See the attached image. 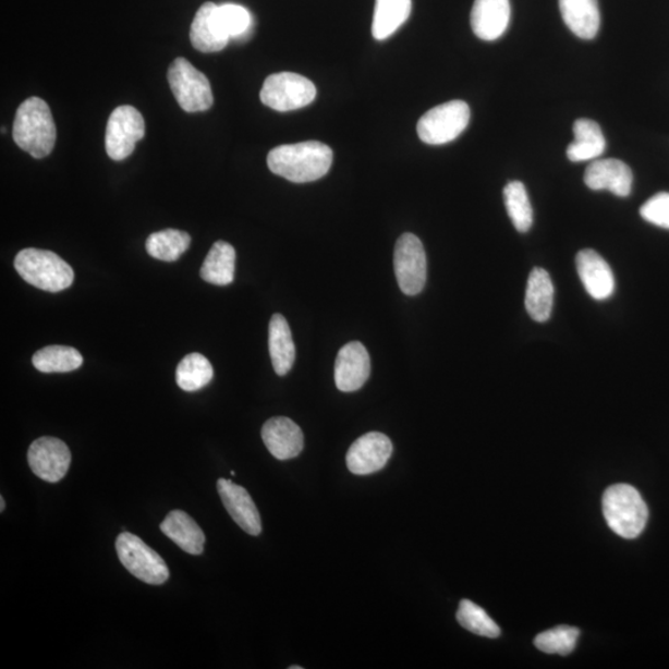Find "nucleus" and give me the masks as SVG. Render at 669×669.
<instances>
[{"label": "nucleus", "instance_id": "obj_1", "mask_svg": "<svg viewBox=\"0 0 669 669\" xmlns=\"http://www.w3.org/2000/svg\"><path fill=\"white\" fill-rule=\"evenodd\" d=\"M332 159L333 153L327 144L312 141L277 147L269 151L267 162L273 174L303 184L327 175Z\"/></svg>", "mask_w": 669, "mask_h": 669}, {"label": "nucleus", "instance_id": "obj_2", "mask_svg": "<svg viewBox=\"0 0 669 669\" xmlns=\"http://www.w3.org/2000/svg\"><path fill=\"white\" fill-rule=\"evenodd\" d=\"M13 139L17 147L28 151L32 157H48L56 147L57 125L50 107L44 99L32 97L17 108Z\"/></svg>", "mask_w": 669, "mask_h": 669}, {"label": "nucleus", "instance_id": "obj_3", "mask_svg": "<svg viewBox=\"0 0 669 669\" xmlns=\"http://www.w3.org/2000/svg\"><path fill=\"white\" fill-rule=\"evenodd\" d=\"M603 513L609 527L625 539L637 538L646 528L647 504L634 486L612 485L603 496Z\"/></svg>", "mask_w": 669, "mask_h": 669}, {"label": "nucleus", "instance_id": "obj_4", "mask_svg": "<svg viewBox=\"0 0 669 669\" xmlns=\"http://www.w3.org/2000/svg\"><path fill=\"white\" fill-rule=\"evenodd\" d=\"M16 272L26 283L50 293L65 291L74 283L75 273L57 253L26 248L17 253L14 260Z\"/></svg>", "mask_w": 669, "mask_h": 669}, {"label": "nucleus", "instance_id": "obj_5", "mask_svg": "<svg viewBox=\"0 0 669 669\" xmlns=\"http://www.w3.org/2000/svg\"><path fill=\"white\" fill-rule=\"evenodd\" d=\"M168 80L178 104L187 113L204 112L214 104L210 81L186 59L171 63Z\"/></svg>", "mask_w": 669, "mask_h": 669}, {"label": "nucleus", "instance_id": "obj_6", "mask_svg": "<svg viewBox=\"0 0 669 669\" xmlns=\"http://www.w3.org/2000/svg\"><path fill=\"white\" fill-rule=\"evenodd\" d=\"M117 555L129 571L139 581L150 585L165 584L169 579V569L165 559L156 550L130 532H123L115 540Z\"/></svg>", "mask_w": 669, "mask_h": 669}, {"label": "nucleus", "instance_id": "obj_7", "mask_svg": "<svg viewBox=\"0 0 669 669\" xmlns=\"http://www.w3.org/2000/svg\"><path fill=\"white\" fill-rule=\"evenodd\" d=\"M316 97L311 80L293 72L270 75L261 87L260 101L278 112L300 110L309 106Z\"/></svg>", "mask_w": 669, "mask_h": 669}, {"label": "nucleus", "instance_id": "obj_8", "mask_svg": "<svg viewBox=\"0 0 669 669\" xmlns=\"http://www.w3.org/2000/svg\"><path fill=\"white\" fill-rule=\"evenodd\" d=\"M470 108L464 101H450L431 108L422 117L417 132L429 146H442L455 141L466 130Z\"/></svg>", "mask_w": 669, "mask_h": 669}, {"label": "nucleus", "instance_id": "obj_9", "mask_svg": "<svg viewBox=\"0 0 669 669\" xmlns=\"http://www.w3.org/2000/svg\"><path fill=\"white\" fill-rule=\"evenodd\" d=\"M394 272L405 295L419 294L427 282V256L423 243L413 233H404L394 248Z\"/></svg>", "mask_w": 669, "mask_h": 669}, {"label": "nucleus", "instance_id": "obj_10", "mask_svg": "<svg viewBox=\"0 0 669 669\" xmlns=\"http://www.w3.org/2000/svg\"><path fill=\"white\" fill-rule=\"evenodd\" d=\"M146 123L143 115L132 106L117 107L107 123L106 150L115 161L129 158L135 144L144 138Z\"/></svg>", "mask_w": 669, "mask_h": 669}, {"label": "nucleus", "instance_id": "obj_11", "mask_svg": "<svg viewBox=\"0 0 669 669\" xmlns=\"http://www.w3.org/2000/svg\"><path fill=\"white\" fill-rule=\"evenodd\" d=\"M28 463L32 472L41 481L56 484L69 472L71 451L62 440L42 437L31 446Z\"/></svg>", "mask_w": 669, "mask_h": 669}, {"label": "nucleus", "instance_id": "obj_12", "mask_svg": "<svg viewBox=\"0 0 669 669\" xmlns=\"http://www.w3.org/2000/svg\"><path fill=\"white\" fill-rule=\"evenodd\" d=\"M393 453L390 438L382 433H367L360 437L348 451L346 463L355 475H369L382 470Z\"/></svg>", "mask_w": 669, "mask_h": 669}, {"label": "nucleus", "instance_id": "obj_13", "mask_svg": "<svg viewBox=\"0 0 669 669\" xmlns=\"http://www.w3.org/2000/svg\"><path fill=\"white\" fill-rule=\"evenodd\" d=\"M370 374V360L366 348L358 341L343 346L334 364V382L341 392H355Z\"/></svg>", "mask_w": 669, "mask_h": 669}, {"label": "nucleus", "instance_id": "obj_14", "mask_svg": "<svg viewBox=\"0 0 669 669\" xmlns=\"http://www.w3.org/2000/svg\"><path fill=\"white\" fill-rule=\"evenodd\" d=\"M217 491L224 509L239 526L251 536H259L261 532L260 514L246 488L226 478L217 482Z\"/></svg>", "mask_w": 669, "mask_h": 669}, {"label": "nucleus", "instance_id": "obj_15", "mask_svg": "<svg viewBox=\"0 0 669 669\" xmlns=\"http://www.w3.org/2000/svg\"><path fill=\"white\" fill-rule=\"evenodd\" d=\"M584 182L595 192L609 190L613 195L628 197L634 184V175L625 162L618 159H601L593 161L587 167Z\"/></svg>", "mask_w": 669, "mask_h": 669}, {"label": "nucleus", "instance_id": "obj_16", "mask_svg": "<svg viewBox=\"0 0 669 669\" xmlns=\"http://www.w3.org/2000/svg\"><path fill=\"white\" fill-rule=\"evenodd\" d=\"M575 264L577 275L593 300H609L615 292V278L608 261L598 252L583 250L577 253Z\"/></svg>", "mask_w": 669, "mask_h": 669}, {"label": "nucleus", "instance_id": "obj_17", "mask_svg": "<svg viewBox=\"0 0 669 669\" xmlns=\"http://www.w3.org/2000/svg\"><path fill=\"white\" fill-rule=\"evenodd\" d=\"M230 36L219 17V5L205 3L198 9L190 31L193 47L202 52H219L228 47Z\"/></svg>", "mask_w": 669, "mask_h": 669}, {"label": "nucleus", "instance_id": "obj_18", "mask_svg": "<svg viewBox=\"0 0 669 669\" xmlns=\"http://www.w3.org/2000/svg\"><path fill=\"white\" fill-rule=\"evenodd\" d=\"M269 453L278 460H289L300 455L304 449V434L292 419L276 417L266 422L261 428Z\"/></svg>", "mask_w": 669, "mask_h": 669}, {"label": "nucleus", "instance_id": "obj_19", "mask_svg": "<svg viewBox=\"0 0 669 669\" xmlns=\"http://www.w3.org/2000/svg\"><path fill=\"white\" fill-rule=\"evenodd\" d=\"M510 0H475L472 11V28L478 39L494 41L509 28Z\"/></svg>", "mask_w": 669, "mask_h": 669}, {"label": "nucleus", "instance_id": "obj_20", "mask_svg": "<svg viewBox=\"0 0 669 669\" xmlns=\"http://www.w3.org/2000/svg\"><path fill=\"white\" fill-rule=\"evenodd\" d=\"M563 21L577 38L592 40L600 29L598 0H559Z\"/></svg>", "mask_w": 669, "mask_h": 669}, {"label": "nucleus", "instance_id": "obj_21", "mask_svg": "<svg viewBox=\"0 0 669 669\" xmlns=\"http://www.w3.org/2000/svg\"><path fill=\"white\" fill-rule=\"evenodd\" d=\"M160 530L186 554L200 556L205 548V535L200 526L184 511H171L161 522Z\"/></svg>", "mask_w": 669, "mask_h": 669}, {"label": "nucleus", "instance_id": "obj_22", "mask_svg": "<svg viewBox=\"0 0 669 669\" xmlns=\"http://www.w3.org/2000/svg\"><path fill=\"white\" fill-rule=\"evenodd\" d=\"M268 343L276 374L285 376L295 363V345L283 315L275 314L270 319Z\"/></svg>", "mask_w": 669, "mask_h": 669}, {"label": "nucleus", "instance_id": "obj_23", "mask_svg": "<svg viewBox=\"0 0 669 669\" xmlns=\"http://www.w3.org/2000/svg\"><path fill=\"white\" fill-rule=\"evenodd\" d=\"M574 142L567 149V157L573 162L598 159L607 149L600 125L592 120H577L573 125Z\"/></svg>", "mask_w": 669, "mask_h": 669}, {"label": "nucleus", "instance_id": "obj_24", "mask_svg": "<svg viewBox=\"0 0 669 669\" xmlns=\"http://www.w3.org/2000/svg\"><path fill=\"white\" fill-rule=\"evenodd\" d=\"M555 285L544 268L532 270L526 291V309L537 323H546L554 311Z\"/></svg>", "mask_w": 669, "mask_h": 669}, {"label": "nucleus", "instance_id": "obj_25", "mask_svg": "<svg viewBox=\"0 0 669 669\" xmlns=\"http://www.w3.org/2000/svg\"><path fill=\"white\" fill-rule=\"evenodd\" d=\"M236 251L230 243L219 241L214 244L200 270L205 282L214 285H229L234 280Z\"/></svg>", "mask_w": 669, "mask_h": 669}, {"label": "nucleus", "instance_id": "obj_26", "mask_svg": "<svg viewBox=\"0 0 669 669\" xmlns=\"http://www.w3.org/2000/svg\"><path fill=\"white\" fill-rule=\"evenodd\" d=\"M412 0H376L373 35L376 40L390 38L409 20Z\"/></svg>", "mask_w": 669, "mask_h": 669}, {"label": "nucleus", "instance_id": "obj_27", "mask_svg": "<svg viewBox=\"0 0 669 669\" xmlns=\"http://www.w3.org/2000/svg\"><path fill=\"white\" fill-rule=\"evenodd\" d=\"M84 357L70 346H47L33 356V365L42 374H66L83 366Z\"/></svg>", "mask_w": 669, "mask_h": 669}, {"label": "nucleus", "instance_id": "obj_28", "mask_svg": "<svg viewBox=\"0 0 669 669\" xmlns=\"http://www.w3.org/2000/svg\"><path fill=\"white\" fill-rule=\"evenodd\" d=\"M214 378V367L204 355L190 354L185 356L177 368V384L186 392L202 390Z\"/></svg>", "mask_w": 669, "mask_h": 669}, {"label": "nucleus", "instance_id": "obj_29", "mask_svg": "<svg viewBox=\"0 0 669 669\" xmlns=\"http://www.w3.org/2000/svg\"><path fill=\"white\" fill-rule=\"evenodd\" d=\"M192 238L184 231L165 230L151 233L147 240L146 248L153 258L175 261L184 255L190 247Z\"/></svg>", "mask_w": 669, "mask_h": 669}, {"label": "nucleus", "instance_id": "obj_30", "mask_svg": "<svg viewBox=\"0 0 669 669\" xmlns=\"http://www.w3.org/2000/svg\"><path fill=\"white\" fill-rule=\"evenodd\" d=\"M503 200L510 219L521 233H526L532 228L533 210L526 186L521 182H511L503 188Z\"/></svg>", "mask_w": 669, "mask_h": 669}, {"label": "nucleus", "instance_id": "obj_31", "mask_svg": "<svg viewBox=\"0 0 669 669\" xmlns=\"http://www.w3.org/2000/svg\"><path fill=\"white\" fill-rule=\"evenodd\" d=\"M457 619L461 627L475 635L488 638H496L501 635V630L497 627V623L473 601L466 599L460 601Z\"/></svg>", "mask_w": 669, "mask_h": 669}, {"label": "nucleus", "instance_id": "obj_32", "mask_svg": "<svg viewBox=\"0 0 669 669\" xmlns=\"http://www.w3.org/2000/svg\"><path fill=\"white\" fill-rule=\"evenodd\" d=\"M579 635H581L579 629L562 625L542 632L536 637L535 645L542 653L568 656L575 649Z\"/></svg>", "mask_w": 669, "mask_h": 669}, {"label": "nucleus", "instance_id": "obj_33", "mask_svg": "<svg viewBox=\"0 0 669 669\" xmlns=\"http://www.w3.org/2000/svg\"><path fill=\"white\" fill-rule=\"evenodd\" d=\"M219 17L231 39H243L252 26V16L246 8L238 4L219 5Z\"/></svg>", "mask_w": 669, "mask_h": 669}, {"label": "nucleus", "instance_id": "obj_34", "mask_svg": "<svg viewBox=\"0 0 669 669\" xmlns=\"http://www.w3.org/2000/svg\"><path fill=\"white\" fill-rule=\"evenodd\" d=\"M642 219L669 230V194L659 193L641 206Z\"/></svg>", "mask_w": 669, "mask_h": 669}, {"label": "nucleus", "instance_id": "obj_35", "mask_svg": "<svg viewBox=\"0 0 669 669\" xmlns=\"http://www.w3.org/2000/svg\"><path fill=\"white\" fill-rule=\"evenodd\" d=\"M5 510V501H4V497H0V512H3Z\"/></svg>", "mask_w": 669, "mask_h": 669}, {"label": "nucleus", "instance_id": "obj_36", "mask_svg": "<svg viewBox=\"0 0 669 669\" xmlns=\"http://www.w3.org/2000/svg\"><path fill=\"white\" fill-rule=\"evenodd\" d=\"M303 667L300 666H292L291 669H302Z\"/></svg>", "mask_w": 669, "mask_h": 669}]
</instances>
